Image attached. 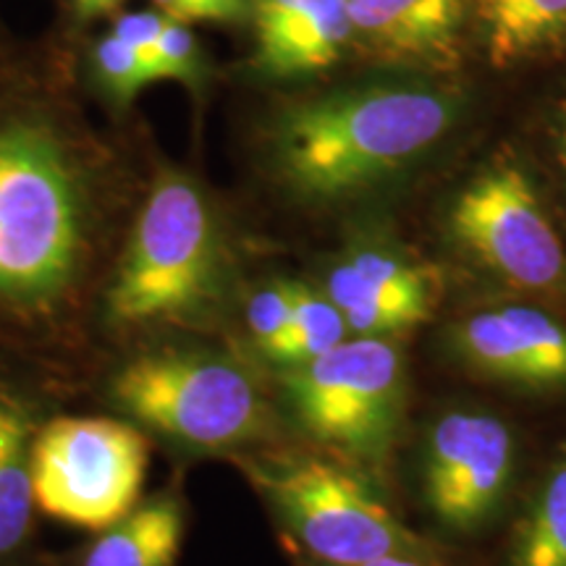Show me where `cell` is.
<instances>
[{"instance_id":"obj_9","label":"cell","mask_w":566,"mask_h":566,"mask_svg":"<svg viewBox=\"0 0 566 566\" xmlns=\"http://www.w3.org/2000/svg\"><path fill=\"white\" fill-rule=\"evenodd\" d=\"M449 237L509 289L566 296V250L533 181L514 166L478 174L449 208Z\"/></svg>"},{"instance_id":"obj_3","label":"cell","mask_w":566,"mask_h":566,"mask_svg":"<svg viewBox=\"0 0 566 566\" xmlns=\"http://www.w3.org/2000/svg\"><path fill=\"white\" fill-rule=\"evenodd\" d=\"M457 105L428 87H363L321 97L283 118L281 171L300 195L342 197L420 158L454 124Z\"/></svg>"},{"instance_id":"obj_24","label":"cell","mask_w":566,"mask_h":566,"mask_svg":"<svg viewBox=\"0 0 566 566\" xmlns=\"http://www.w3.org/2000/svg\"><path fill=\"white\" fill-rule=\"evenodd\" d=\"M357 566H459L454 562H449L446 554H430V556H420V554H401V556H384L375 558V562H365Z\"/></svg>"},{"instance_id":"obj_26","label":"cell","mask_w":566,"mask_h":566,"mask_svg":"<svg viewBox=\"0 0 566 566\" xmlns=\"http://www.w3.org/2000/svg\"><path fill=\"white\" fill-rule=\"evenodd\" d=\"M71 3H74V11L80 19H95L118 9L124 0H71Z\"/></svg>"},{"instance_id":"obj_22","label":"cell","mask_w":566,"mask_h":566,"mask_svg":"<svg viewBox=\"0 0 566 566\" xmlns=\"http://www.w3.org/2000/svg\"><path fill=\"white\" fill-rule=\"evenodd\" d=\"M166 24H168L166 13L134 11V13H124V17H118L116 24H113L111 34L113 38L122 40L124 45H129L132 51L147 63V69H150L153 51H155V45H158L160 32L166 30ZM150 74H153V69H150Z\"/></svg>"},{"instance_id":"obj_11","label":"cell","mask_w":566,"mask_h":566,"mask_svg":"<svg viewBox=\"0 0 566 566\" xmlns=\"http://www.w3.org/2000/svg\"><path fill=\"white\" fill-rule=\"evenodd\" d=\"M323 292L342 310L352 336L396 338L433 313V283L405 252L352 247L325 275Z\"/></svg>"},{"instance_id":"obj_15","label":"cell","mask_w":566,"mask_h":566,"mask_svg":"<svg viewBox=\"0 0 566 566\" xmlns=\"http://www.w3.org/2000/svg\"><path fill=\"white\" fill-rule=\"evenodd\" d=\"M464 0H349L352 32L391 59H433L451 48Z\"/></svg>"},{"instance_id":"obj_6","label":"cell","mask_w":566,"mask_h":566,"mask_svg":"<svg viewBox=\"0 0 566 566\" xmlns=\"http://www.w3.org/2000/svg\"><path fill=\"white\" fill-rule=\"evenodd\" d=\"M223 233L200 189L163 174L142 205L108 289L118 328L189 325L216 313L226 286Z\"/></svg>"},{"instance_id":"obj_8","label":"cell","mask_w":566,"mask_h":566,"mask_svg":"<svg viewBox=\"0 0 566 566\" xmlns=\"http://www.w3.org/2000/svg\"><path fill=\"white\" fill-rule=\"evenodd\" d=\"M150 438L124 417H53L32 446L38 512L101 533L142 501Z\"/></svg>"},{"instance_id":"obj_4","label":"cell","mask_w":566,"mask_h":566,"mask_svg":"<svg viewBox=\"0 0 566 566\" xmlns=\"http://www.w3.org/2000/svg\"><path fill=\"white\" fill-rule=\"evenodd\" d=\"M87 250L82 195L48 129H0V304L48 313L71 292Z\"/></svg>"},{"instance_id":"obj_1","label":"cell","mask_w":566,"mask_h":566,"mask_svg":"<svg viewBox=\"0 0 566 566\" xmlns=\"http://www.w3.org/2000/svg\"><path fill=\"white\" fill-rule=\"evenodd\" d=\"M304 566H357L384 556L446 554L394 512L384 485L313 446L283 441L231 459Z\"/></svg>"},{"instance_id":"obj_21","label":"cell","mask_w":566,"mask_h":566,"mask_svg":"<svg viewBox=\"0 0 566 566\" xmlns=\"http://www.w3.org/2000/svg\"><path fill=\"white\" fill-rule=\"evenodd\" d=\"M153 80H176L184 84H195L200 76V53H197V42L187 24L168 19L166 30L160 32L158 45H155L153 59Z\"/></svg>"},{"instance_id":"obj_13","label":"cell","mask_w":566,"mask_h":566,"mask_svg":"<svg viewBox=\"0 0 566 566\" xmlns=\"http://www.w3.org/2000/svg\"><path fill=\"white\" fill-rule=\"evenodd\" d=\"M187 530L189 501L176 478L51 566H179Z\"/></svg>"},{"instance_id":"obj_20","label":"cell","mask_w":566,"mask_h":566,"mask_svg":"<svg viewBox=\"0 0 566 566\" xmlns=\"http://www.w3.org/2000/svg\"><path fill=\"white\" fill-rule=\"evenodd\" d=\"M95 66L101 71L105 90L124 105L132 103L147 84H153V74L147 69V63L129 45L113 38V34L97 42Z\"/></svg>"},{"instance_id":"obj_5","label":"cell","mask_w":566,"mask_h":566,"mask_svg":"<svg viewBox=\"0 0 566 566\" xmlns=\"http://www.w3.org/2000/svg\"><path fill=\"white\" fill-rule=\"evenodd\" d=\"M275 399L313 449L388 483L409 407L399 338L349 336L317 359L279 370Z\"/></svg>"},{"instance_id":"obj_27","label":"cell","mask_w":566,"mask_h":566,"mask_svg":"<svg viewBox=\"0 0 566 566\" xmlns=\"http://www.w3.org/2000/svg\"><path fill=\"white\" fill-rule=\"evenodd\" d=\"M558 158H562V166L566 171V113H564L562 124H558Z\"/></svg>"},{"instance_id":"obj_25","label":"cell","mask_w":566,"mask_h":566,"mask_svg":"<svg viewBox=\"0 0 566 566\" xmlns=\"http://www.w3.org/2000/svg\"><path fill=\"white\" fill-rule=\"evenodd\" d=\"M205 21H237L244 17L247 0H200Z\"/></svg>"},{"instance_id":"obj_12","label":"cell","mask_w":566,"mask_h":566,"mask_svg":"<svg viewBox=\"0 0 566 566\" xmlns=\"http://www.w3.org/2000/svg\"><path fill=\"white\" fill-rule=\"evenodd\" d=\"M258 63L294 76L334 66L352 34L349 0H258Z\"/></svg>"},{"instance_id":"obj_23","label":"cell","mask_w":566,"mask_h":566,"mask_svg":"<svg viewBox=\"0 0 566 566\" xmlns=\"http://www.w3.org/2000/svg\"><path fill=\"white\" fill-rule=\"evenodd\" d=\"M160 13H166L171 21L179 24H192V21H205L200 0H153Z\"/></svg>"},{"instance_id":"obj_18","label":"cell","mask_w":566,"mask_h":566,"mask_svg":"<svg viewBox=\"0 0 566 566\" xmlns=\"http://www.w3.org/2000/svg\"><path fill=\"white\" fill-rule=\"evenodd\" d=\"M349 336V325H346L342 310L328 300V294L323 289L296 281L292 317L265 363H271L275 373L289 370V367L317 359Z\"/></svg>"},{"instance_id":"obj_14","label":"cell","mask_w":566,"mask_h":566,"mask_svg":"<svg viewBox=\"0 0 566 566\" xmlns=\"http://www.w3.org/2000/svg\"><path fill=\"white\" fill-rule=\"evenodd\" d=\"M40 424L38 399L0 384V566H24L32 554L38 525L32 446Z\"/></svg>"},{"instance_id":"obj_17","label":"cell","mask_w":566,"mask_h":566,"mask_svg":"<svg viewBox=\"0 0 566 566\" xmlns=\"http://www.w3.org/2000/svg\"><path fill=\"white\" fill-rule=\"evenodd\" d=\"M495 63L530 55L566 32V0H483Z\"/></svg>"},{"instance_id":"obj_7","label":"cell","mask_w":566,"mask_h":566,"mask_svg":"<svg viewBox=\"0 0 566 566\" xmlns=\"http://www.w3.org/2000/svg\"><path fill=\"white\" fill-rule=\"evenodd\" d=\"M520 472V430L493 407L472 401L438 407L417 438V499L446 537L472 541L491 533L516 504Z\"/></svg>"},{"instance_id":"obj_16","label":"cell","mask_w":566,"mask_h":566,"mask_svg":"<svg viewBox=\"0 0 566 566\" xmlns=\"http://www.w3.org/2000/svg\"><path fill=\"white\" fill-rule=\"evenodd\" d=\"M506 566H566V438L541 467L506 537Z\"/></svg>"},{"instance_id":"obj_10","label":"cell","mask_w":566,"mask_h":566,"mask_svg":"<svg viewBox=\"0 0 566 566\" xmlns=\"http://www.w3.org/2000/svg\"><path fill=\"white\" fill-rule=\"evenodd\" d=\"M446 352L480 384L558 399L566 396V323L535 304H499L459 317Z\"/></svg>"},{"instance_id":"obj_2","label":"cell","mask_w":566,"mask_h":566,"mask_svg":"<svg viewBox=\"0 0 566 566\" xmlns=\"http://www.w3.org/2000/svg\"><path fill=\"white\" fill-rule=\"evenodd\" d=\"M108 401L176 454L231 459L281 441V407L258 373L210 349L142 352L108 380Z\"/></svg>"},{"instance_id":"obj_19","label":"cell","mask_w":566,"mask_h":566,"mask_svg":"<svg viewBox=\"0 0 566 566\" xmlns=\"http://www.w3.org/2000/svg\"><path fill=\"white\" fill-rule=\"evenodd\" d=\"M294 292L296 281H268L250 296L244 307L247 331H250L252 346L260 357L268 359L273 346L279 344L283 331H286L289 317H292L294 307Z\"/></svg>"}]
</instances>
